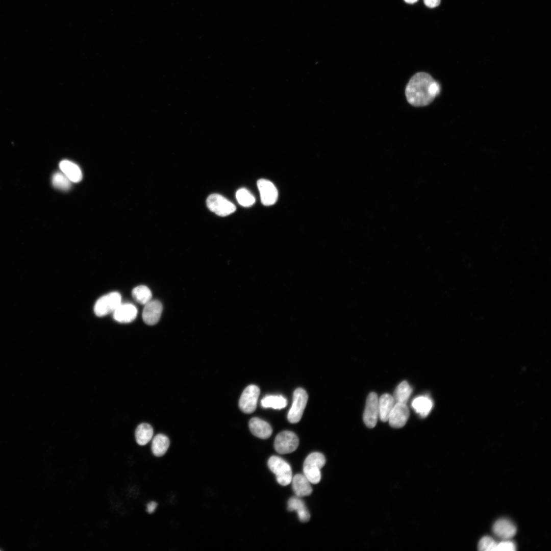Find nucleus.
I'll return each instance as SVG.
<instances>
[{
    "instance_id": "obj_1",
    "label": "nucleus",
    "mask_w": 551,
    "mask_h": 551,
    "mask_svg": "<svg viewBox=\"0 0 551 551\" xmlns=\"http://www.w3.org/2000/svg\"><path fill=\"white\" fill-rule=\"evenodd\" d=\"M440 92V86L429 74L418 72L409 80L405 95L409 104L425 106L431 103Z\"/></svg>"
},
{
    "instance_id": "obj_2",
    "label": "nucleus",
    "mask_w": 551,
    "mask_h": 551,
    "mask_svg": "<svg viewBox=\"0 0 551 551\" xmlns=\"http://www.w3.org/2000/svg\"><path fill=\"white\" fill-rule=\"evenodd\" d=\"M324 455L318 452L309 454L304 461L303 472L305 476L312 484H317L321 479L320 469L325 463Z\"/></svg>"
},
{
    "instance_id": "obj_3",
    "label": "nucleus",
    "mask_w": 551,
    "mask_h": 551,
    "mask_svg": "<svg viewBox=\"0 0 551 551\" xmlns=\"http://www.w3.org/2000/svg\"><path fill=\"white\" fill-rule=\"evenodd\" d=\"M269 469L276 475L278 483L282 486L289 485L292 479L290 465L282 458L272 456L268 460Z\"/></svg>"
},
{
    "instance_id": "obj_4",
    "label": "nucleus",
    "mask_w": 551,
    "mask_h": 551,
    "mask_svg": "<svg viewBox=\"0 0 551 551\" xmlns=\"http://www.w3.org/2000/svg\"><path fill=\"white\" fill-rule=\"evenodd\" d=\"M308 399V394L304 389L298 388L295 390L293 395L292 406L287 415V419L290 423H295L299 421L306 406Z\"/></svg>"
},
{
    "instance_id": "obj_5",
    "label": "nucleus",
    "mask_w": 551,
    "mask_h": 551,
    "mask_svg": "<svg viewBox=\"0 0 551 551\" xmlns=\"http://www.w3.org/2000/svg\"><path fill=\"white\" fill-rule=\"evenodd\" d=\"M121 297L117 292H110L100 297L95 303L94 311L98 317L113 312L121 304Z\"/></svg>"
},
{
    "instance_id": "obj_6",
    "label": "nucleus",
    "mask_w": 551,
    "mask_h": 551,
    "mask_svg": "<svg viewBox=\"0 0 551 551\" xmlns=\"http://www.w3.org/2000/svg\"><path fill=\"white\" fill-rule=\"evenodd\" d=\"M299 444L297 435L289 431H284L279 433L276 437L274 447L277 452L285 454L293 452Z\"/></svg>"
},
{
    "instance_id": "obj_7",
    "label": "nucleus",
    "mask_w": 551,
    "mask_h": 551,
    "mask_svg": "<svg viewBox=\"0 0 551 551\" xmlns=\"http://www.w3.org/2000/svg\"><path fill=\"white\" fill-rule=\"evenodd\" d=\"M206 204L211 211L221 216L229 215L236 210V207L232 203L218 194L209 196Z\"/></svg>"
},
{
    "instance_id": "obj_8",
    "label": "nucleus",
    "mask_w": 551,
    "mask_h": 551,
    "mask_svg": "<svg viewBox=\"0 0 551 551\" xmlns=\"http://www.w3.org/2000/svg\"><path fill=\"white\" fill-rule=\"evenodd\" d=\"M260 390L255 385H249L243 391L239 400L240 409L246 414L254 412L257 407Z\"/></svg>"
},
{
    "instance_id": "obj_9",
    "label": "nucleus",
    "mask_w": 551,
    "mask_h": 551,
    "mask_svg": "<svg viewBox=\"0 0 551 551\" xmlns=\"http://www.w3.org/2000/svg\"><path fill=\"white\" fill-rule=\"evenodd\" d=\"M378 397L376 393L370 392L366 399L363 413V420L369 428H374L379 417Z\"/></svg>"
},
{
    "instance_id": "obj_10",
    "label": "nucleus",
    "mask_w": 551,
    "mask_h": 551,
    "mask_svg": "<svg viewBox=\"0 0 551 551\" xmlns=\"http://www.w3.org/2000/svg\"><path fill=\"white\" fill-rule=\"evenodd\" d=\"M257 186L261 202L264 205L270 206L276 202L278 192L277 188L271 182L261 179L258 181Z\"/></svg>"
},
{
    "instance_id": "obj_11",
    "label": "nucleus",
    "mask_w": 551,
    "mask_h": 551,
    "mask_svg": "<svg viewBox=\"0 0 551 551\" xmlns=\"http://www.w3.org/2000/svg\"><path fill=\"white\" fill-rule=\"evenodd\" d=\"M409 414V410L406 404L396 403L390 412L388 421L392 428H400L406 423Z\"/></svg>"
},
{
    "instance_id": "obj_12",
    "label": "nucleus",
    "mask_w": 551,
    "mask_h": 551,
    "mask_svg": "<svg viewBox=\"0 0 551 551\" xmlns=\"http://www.w3.org/2000/svg\"><path fill=\"white\" fill-rule=\"evenodd\" d=\"M142 312L144 322L150 325L156 324L159 320L162 312L163 307L158 300H150L144 305Z\"/></svg>"
},
{
    "instance_id": "obj_13",
    "label": "nucleus",
    "mask_w": 551,
    "mask_h": 551,
    "mask_svg": "<svg viewBox=\"0 0 551 551\" xmlns=\"http://www.w3.org/2000/svg\"><path fill=\"white\" fill-rule=\"evenodd\" d=\"M492 531L496 536L505 540L513 537L517 530L515 525L511 521L502 518L495 522Z\"/></svg>"
},
{
    "instance_id": "obj_14",
    "label": "nucleus",
    "mask_w": 551,
    "mask_h": 551,
    "mask_svg": "<svg viewBox=\"0 0 551 551\" xmlns=\"http://www.w3.org/2000/svg\"><path fill=\"white\" fill-rule=\"evenodd\" d=\"M113 318L120 323H128L136 317L137 309L131 304H120L113 312Z\"/></svg>"
},
{
    "instance_id": "obj_15",
    "label": "nucleus",
    "mask_w": 551,
    "mask_h": 551,
    "mask_svg": "<svg viewBox=\"0 0 551 551\" xmlns=\"http://www.w3.org/2000/svg\"><path fill=\"white\" fill-rule=\"evenodd\" d=\"M249 428L254 436L263 439L269 438L272 433L271 425L258 417L252 418L249 420Z\"/></svg>"
},
{
    "instance_id": "obj_16",
    "label": "nucleus",
    "mask_w": 551,
    "mask_h": 551,
    "mask_svg": "<svg viewBox=\"0 0 551 551\" xmlns=\"http://www.w3.org/2000/svg\"><path fill=\"white\" fill-rule=\"evenodd\" d=\"M291 482L295 496L302 497L311 494L312 488L311 483L304 474H295L292 477Z\"/></svg>"
},
{
    "instance_id": "obj_17",
    "label": "nucleus",
    "mask_w": 551,
    "mask_h": 551,
    "mask_svg": "<svg viewBox=\"0 0 551 551\" xmlns=\"http://www.w3.org/2000/svg\"><path fill=\"white\" fill-rule=\"evenodd\" d=\"M287 504L288 510L296 511L300 521L306 522L310 520V513L300 497L295 496L290 498Z\"/></svg>"
},
{
    "instance_id": "obj_18",
    "label": "nucleus",
    "mask_w": 551,
    "mask_h": 551,
    "mask_svg": "<svg viewBox=\"0 0 551 551\" xmlns=\"http://www.w3.org/2000/svg\"><path fill=\"white\" fill-rule=\"evenodd\" d=\"M395 403L393 396L388 393L382 395L378 399L379 417L382 421H388Z\"/></svg>"
},
{
    "instance_id": "obj_19",
    "label": "nucleus",
    "mask_w": 551,
    "mask_h": 551,
    "mask_svg": "<svg viewBox=\"0 0 551 551\" xmlns=\"http://www.w3.org/2000/svg\"><path fill=\"white\" fill-rule=\"evenodd\" d=\"M62 172L73 182H79L82 179V173L80 167L73 162L63 160L59 164Z\"/></svg>"
},
{
    "instance_id": "obj_20",
    "label": "nucleus",
    "mask_w": 551,
    "mask_h": 551,
    "mask_svg": "<svg viewBox=\"0 0 551 551\" xmlns=\"http://www.w3.org/2000/svg\"><path fill=\"white\" fill-rule=\"evenodd\" d=\"M412 407L417 413L424 418L428 415L432 410L433 402L427 396H420L413 399Z\"/></svg>"
},
{
    "instance_id": "obj_21",
    "label": "nucleus",
    "mask_w": 551,
    "mask_h": 551,
    "mask_svg": "<svg viewBox=\"0 0 551 551\" xmlns=\"http://www.w3.org/2000/svg\"><path fill=\"white\" fill-rule=\"evenodd\" d=\"M170 444L169 439L166 435L162 434H157L154 437L152 443V451L156 457L163 456L167 452Z\"/></svg>"
},
{
    "instance_id": "obj_22",
    "label": "nucleus",
    "mask_w": 551,
    "mask_h": 551,
    "mask_svg": "<svg viewBox=\"0 0 551 551\" xmlns=\"http://www.w3.org/2000/svg\"><path fill=\"white\" fill-rule=\"evenodd\" d=\"M152 427L146 423H142L138 425L135 430V439L140 445L146 444L152 438L153 435Z\"/></svg>"
},
{
    "instance_id": "obj_23",
    "label": "nucleus",
    "mask_w": 551,
    "mask_h": 551,
    "mask_svg": "<svg viewBox=\"0 0 551 551\" xmlns=\"http://www.w3.org/2000/svg\"><path fill=\"white\" fill-rule=\"evenodd\" d=\"M263 408H272L274 409H281L287 405L286 398L280 395H268L264 396L261 401Z\"/></svg>"
},
{
    "instance_id": "obj_24",
    "label": "nucleus",
    "mask_w": 551,
    "mask_h": 551,
    "mask_svg": "<svg viewBox=\"0 0 551 551\" xmlns=\"http://www.w3.org/2000/svg\"><path fill=\"white\" fill-rule=\"evenodd\" d=\"M412 389L409 383L403 381L396 387L393 396L395 403L406 404L411 395Z\"/></svg>"
},
{
    "instance_id": "obj_25",
    "label": "nucleus",
    "mask_w": 551,
    "mask_h": 551,
    "mask_svg": "<svg viewBox=\"0 0 551 551\" xmlns=\"http://www.w3.org/2000/svg\"><path fill=\"white\" fill-rule=\"evenodd\" d=\"M134 299L141 305H145L151 300L152 294L146 286L140 285L134 288L132 292Z\"/></svg>"
},
{
    "instance_id": "obj_26",
    "label": "nucleus",
    "mask_w": 551,
    "mask_h": 551,
    "mask_svg": "<svg viewBox=\"0 0 551 551\" xmlns=\"http://www.w3.org/2000/svg\"><path fill=\"white\" fill-rule=\"evenodd\" d=\"M52 183L55 188L63 191H67L71 187V181L63 172L55 173L52 177Z\"/></svg>"
},
{
    "instance_id": "obj_27",
    "label": "nucleus",
    "mask_w": 551,
    "mask_h": 551,
    "mask_svg": "<svg viewBox=\"0 0 551 551\" xmlns=\"http://www.w3.org/2000/svg\"><path fill=\"white\" fill-rule=\"evenodd\" d=\"M236 196L239 204L243 207H250L255 202L254 195L245 188L238 190Z\"/></svg>"
},
{
    "instance_id": "obj_28",
    "label": "nucleus",
    "mask_w": 551,
    "mask_h": 551,
    "mask_svg": "<svg viewBox=\"0 0 551 551\" xmlns=\"http://www.w3.org/2000/svg\"><path fill=\"white\" fill-rule=\"evenodd\" d=\"M497 542L490 536H484L478 544V549L482 551H496Z\"/></svg>"
},
{
    "instance_id": "obj_29",
    "label": "nucleus",
    "mask_w": 551,
    "mask_h": 551,
    "mask_svg": "<svg viewBox=\"0 0 551 551\" xmlns=\"http://www.w3.org/2000/svg\"><path fill=\"white\" fill-rule=\"evenodd\" d=\"M516 550L515 543L510 540L505 539L497 542L496 551H514Z\"/></svg>"
},
{
    "instance_id": "obj_30",
    "label": "nucleus",
    "mask_w": 551,
    "mask_h": 551,
    "mask_svg": "<svg viewBox=\"0 0 551 551\" xmlns=\"http://www.w3.org/2000/svg\"><path fill=\"white\" fill-rule=\"evenodd\" d=\"M424 4L429 8L437 7L440 3L441 0H423Z\"/></svg>"
},
{
    "instance_id": "obj_31",
    "label": "nucleus",
    "mask_w": 551,
    "mask_h": 551,
    "mask_svg": "<svg viewBox=\"0 0 551 551\" xmlns=\"http://www.w3.org/2000/svg\"><path fill=\"white\" fill-rule=\"evenodd\" d=\"M157 507V504L156 502H151L147 505L146 511L148 513L151 514L155 511Z\"/></svg>"
},
{
    "instance_id": "obj_32",
    "label": "nucleus",
    "mask_w": 551,
    "mask_h": 551,
    "mask_svg": "<svg viewBox=\"0 0 551 551\" xmlns=\"http://www.w3.org/2000/svg\"><path fill=\"white\" fill-rule=\"evenodd\" d=\"M404 1L408 4H414L418 1V0H404Z\"/></svg>"
}]
</instances>
